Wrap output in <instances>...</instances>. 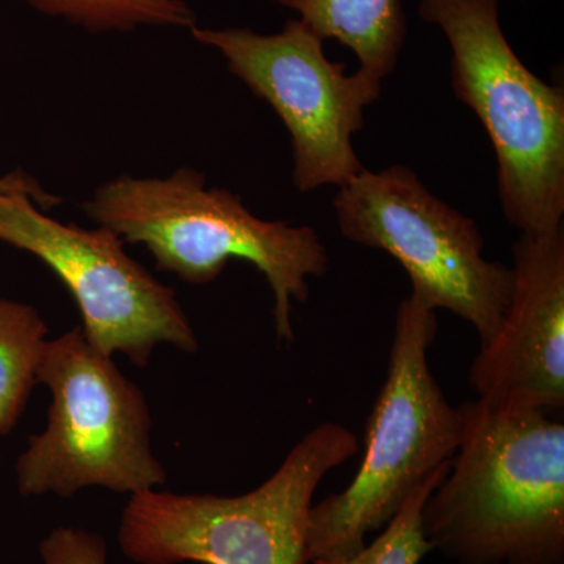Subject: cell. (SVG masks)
I'll use <instances>...</instances> for the list:
<instances>
[{
  "instance_id": "9",
  "label": "cell",
  "mask_w": 564,
  "mask_h": 564,
  "mask_svg": "<svg viewBox=\"0 0 564 564\" xmlns=\"http://www.w3.org/2000/svg\"><path fill=\"white\" fill-rule=\"evenodd\" d=\"M0 243L43 262L73 295L82 332L104 355L147 367L159 345L198 351L176 292L124 250L110 229L62 223L24 195H0Z\"/></svg>"
},
{
  "instance_id": "2",
  "label": "cell",
  "mask_w": 564,
  "mask_h": 564,
  "mask_svg": "<svg viewBox=\"0 0 564 564\" xmlns=\"http://www.w3.org/2000/svg\"><path fill=\"white\" fill-rule=\"evenodd\" d=\"M82 207L96 226L143 245L159 270L188 284L217 280L232 259L250 262L272 289L274 328L284 343L295 339L293 302L306 303L307 280L328 272L315 229L262 220L239 195L209 187L206 174L188 166L166 177L122 174L99 185Z\"/></svg>"
},
{
  "instance_id": "13",
  "label": "cell",
  "mask_w": 564,
  "mask_h": 564,
  "mask_svg": "<svg viewBox=\"0 0 564 564\" xmlns=\"http://www.w3.org/2000/svg\"><path fill=\"white\" fill-rule=\"evenodd\" d=\"M33 10L91 33L141 28L191 29L195 11L184 0H20Z\"/></svg>"
},
{
  "instance_id": "12",
  "label": "cell",
  "mask_w": 564,
  "mask_h": 564,
  "mask_svg": "<svg viewBox=\"0 0 564 564\" xmlns=\"http://www.w3.org/2000/svg\"><path fill=\"white\" fill-rule=\"evenodd\" d=\"M47 323L32 304L0 296V437L9 436L24 414L44 345Z\"/></svg>"
},
{
  "instance_id": "10",
  "label": "cell",
  "mask_w": 564,
  "mask_h": 564,
  "mask_svg": "<svg viewBox=\"0 0 564 564\" xmlns=\"http://www.w3.org/2000/svg\"><path fill=\"white\" fill-rule=\"evenodd\" d=\"M502 325L469 381L497 406L554 413L564 404V232H521Z\"/></svg>"
},
{
  "instance_id": "7",
  "label": "cell",
  "mask_w": 564,
  "mask_h": 564,
  "mask_svg": "<svg viewBox=\"0 0 564 564\" xmlns=\"http://www.w3.org/2000/svg\"><path fill=\"white\" fill-rule=\"evenodd\" d=\"M345 239L391 254L406 270L419 303L470 323L488 347L513 292V270L485 258L473 218L437 198L413 170L364 169L333 202Z\"/></svg>"
},
{
  "instance_id": "14",
  "label": "cell",
  "mask_w": 564,
  "mask_h": 564,
  "mask_svg": "<svg viewBox=\"0 0 564 564\" xmlns=\"http://www.w3.org/2000/svg\"><path fill=\"white\" fill-rule=\"evenodd\" d=\"M448 466L437 470L421 488L411 494L402 510L393 516L383 533L373 543L364 545L358 554L347 558L329 560L311 564H419L433 551L422 532V510L430 494L444 480Z\"/></svg>"
},
{
  "instance_id": "8",
  "label": "cell",
  "mask_w": 564,
  "mask_h": 564,
  "mask_svg": "<svg viewBox=\"0 0 564 564\" xmlns=\"http://www.w3.org/2000/svg\"><path fill=\"white\" fill-rule=\"evenodd\" d=\"M191 33L217 51L234 76L281 118L291 135L296 191L340 188L362 172L351 139L383 84L329 61L321 36L300 20L278 33L198 25Z\"/></svg>"
},
{
  "instance_id": "16",
  "label": "cell",
  "mask_w": 564,
  "mask_h": 564,
  "mask_svg": "<svg viewBox=\"0 0 564 564\" xmlns=\"http://www.w3.org/2000/svg\"><path fill=\"white\" fill-rule=\"evenodd\" d=\"M0 195H24L31 198L41 209L50 210L52 207L62 203L58 196L51 195L43 187L22 172H14L0 177Z\"/></svg>"
},
{
  "instance_id": "11",
  "label": "cell",
  "mask_w": 564,
  "mask_h": 564,
  "mask_svg": "<svg viewBox=\"0 0 564 564\" xmlns=\"http://www.w3.org/2000/svg\"><path fill=\"white\" fill-rule=\"evenodd\" d=\"M299 14L323 41L337 40L356 55L359 73L383 84L408 35L402 0H274Z\"/></svg>"
},
{
  "instance_id": "4",
  "label": "cell",
  "mask_w": 564,
  "mask_h": 564,
  "mask_svg": "<svg viewBox=\"0 0 564 564\" xmlns=\"http://www.w3.org/2000/svg\"><path fill=\"white\" fill-rule=\"evenodd\" d=\"M417 13L451 44L452 85L491 140L507 220L521 232L563 228V88L516 55L499 0H419Z\"/></svg>"
},
{
  "instance_id": "6",
  "label": "cell",
  "mask_w": 564,
  "mask_h": 564,
  "mask_svg": "<svg viewBox=\"0 0 564 564\" xmlns=\"http://www.w3.org/2000/svg\"><path fill=\"white\" fill-rule=\"evenodd\" d=\"M36 381L50 389L51 404L46 429L17 462L21 496L68 499L87 488L135 496L166 484L144 393L82 326L47 339Z\"/></svg>"
},
{
  "instance_id": "15",
  "label": "cell",
  "mask_w": 564,
  "mask_h": 564,
  "mask_svg": "<svg viewBox=\"0 0 564 564\" xmlns=\"http://www.w3.org/2000/svg\"><path fill=\"white\" fill-rule=\"evenodd\" d=\"M43 564H107L106 540L79 527H57L40 543Z\"/></svg>"
},
{
  "instance_id": "5",
  "label": "cell",
  "mask_w": 564,
  "mask_h": 564,
  "mask_svg": "<svg viewBox=\"0 0 564 564\" xmlns=\"http://www.w3.org/2000/svg\"><path fill=\"white\" fill-rule=\"evenodd\" d=\"M358 448L347 426L322 423L243 496L135 494L118 527L122 555L137 564H306L315 491Z\"/></svg>"
},
{
  "instance_id": "1",
  "label": "cell",
  "mask_w": 564,
  "mask_h": 564,
  "mask_svg": "<svg viewBox=\"0 0 564 564\" xmlns=\"http://www.w3.org/2000/svg\"><path fill=\"white\" fill-rule=\"evenodd\" d=\"M422 510L432 549L462 564L564 563V425L477 399Z\"/></svg>"
},
{
  "instance_id": "3",
  "label": "cell",
  "mask_w": 564,
  "mask_h": 564,
  "mask_svg": "<svg viewBox=\"0 0 564 564\" xmlns=\"http://www.w3.org/2000/svg\"><path fill=\"white\" fill-rule=\"evenodd\" d=\"M436 333V311L411 295L400 303L388 375L367 421L361 466L343 492L311 508L306 564L358 554L367 536L384 529L411 494L454 458L463 415L430 370Z\"/></svg>"
}]
</instances>
